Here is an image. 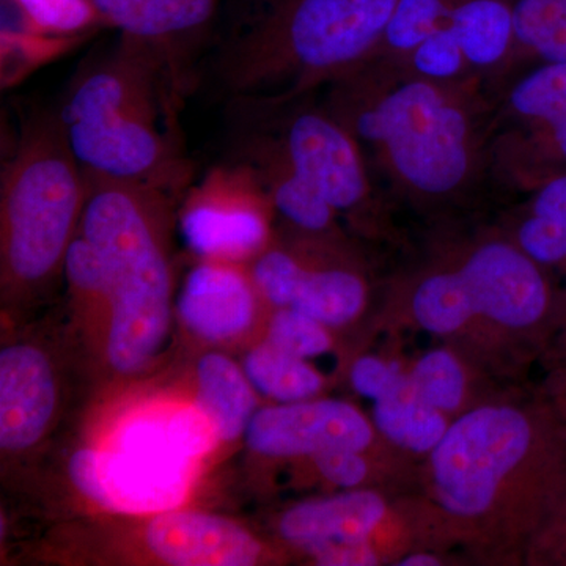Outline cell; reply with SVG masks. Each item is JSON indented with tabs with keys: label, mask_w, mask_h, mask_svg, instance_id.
<instances>
[{
	"label": "cell",
	"mask_w": 566,
	"mask_h": 566,
	"mask_svg": "<svg viewBox=\"0 0 566 566\" xmlns=\"http://www.w3.org/2000/svg\"><path fill=\"white\" fill-rule=\"evenodd\" d=\"M270 210L273 202L251 167L229 159L189 196L181 214L182 238L203 259L241 262L266 249Z\"/></svg>",
	"instance_id": "9"
},
{
	"label": "cell",
	"mask_w": 566,
	"mask_h": 566,
	"mask_svg": "<svg viewBox=\"0 0 566 566\" xmlns=\"http://www.w3.org/2000/svg\"><path fill=\"white\" fill-rule=\"evenodd\" d=\"M490 169L499 180L523 191L566 172V114L532 128L495 133Z\"/></svg>",
	"instance_id": "20"
},
{
	"label": "cell",
	"mask_w": 566,
	"mask_h": 566,
	"mask_svg": "<svg viewBox=\"0 0 566 566\" xmlns=\"http://www.w3.org/2000/svg\"><path fill=\"white\" fill-rule=\"evenodd\" d=\"M85 197L87 177L57 112H33L0 175L2 266L11 285L32 289L65 264Z\"/></svg>",
	"instance_id": "6"
},
{
	"label": "cell",
	"mask_w": 566,
	"mask_h": 566,
	"mask_svg": "<svg viewBox=\"0 0 566 566\" xmlns=\"http://www.w3.org/2000/svg\"><path fill=\"white\" fill-rule=\"evenodd\" d=\"M527 193L521 214L566 222V172L547 178Z\"/></svg>",
	"instance_id": "35"
},
{
	"label": "cell",
	"mask_w": 566,
	"mask_h": 566,
	"mask_svg": "<svg viewBox=\"0 0 566 566\" xmlns=\"http://www.w3.org/2000/svg\"><path fill=\"white\" fill-rule=\"evenodd\" d=\"M562 281H564V282H565V286H566V273H565V275H564V279H562Z\"/></svg>",
	"instance_id": "40"
},
{
	"label": "cell",
	"mask_w": 566,
	"mask_h": 566,
	"mask_svg": "<svg viewBox=\"0 0 566 566\" xmlns=\"http://www.w3.org/2000/svg\"><path fill=\"white\" fill-rule=\"evenodd\" d=\"M545 395L566 420V357L560 359L547 381Z\"/></svg>",
	"instance_id": "36"
},
{
	"label": "cell",
	"mask_w": 566,
	"mask_h": 566,
	"mask_svg": "<svg viewBox=\"0 0 566 566\" xmlns=\"http://www.w3.org/2000/svg\"><path fill=\"white\" fill-rule=\"evenodd\" d=\"M397 0H243L212 61L230 104L286 102L374 61Z\"/></svg>",
	"instance_id": "4"
},
{
	"label": "cell",
	"mask_w": 566,
	"mask_h": 566,
	"mask_svg": "<svg viewBox=\"0 0 566 566\" xmlns=\"http://www.w3.org/2000/svg\"><path fill=\"white\" fill-rule=\"evenodd\" d=\"M300 285L290 307L303 312L324 326H344L354 322L368 301V282L360 268L348 260L323 262L322 255L297 248Z\"/></svg>",
	"instance_id": "19"
},
{
	"label": "cell",
	"mask_w": 566,
	"mask_h": 566,
	"mask_svg": "<svg viewBox=\"0 0 566 566\" xmlns=\"http://www.w3.org/2000/svg\"><path fill=\"white\" fill-rule=\"evenodd\" d=\"M268 344L305 360L333 349V338L327 333V326L292 307L275 312L268 331Z\"/></svg>",
	"instance_id": "30"
},
{
	"label": "cell",
	"mask_w": 566,
	"mask_h": 566,
	"mask_svg": "<svg viewBox=\"0 0 566 566\" xmlns=\"http://www.w3.org/2000/svg\"><path fill=\"white\" fill-rule=\"evenodd\" d=\"M145 539L151 553L169 565L249 566L262 556V545L243 527L203 513H158Z\"/></svg>",
	"instance_id": "13"
},
{
	"label": "cell",
	"mask_w": 566,
	"mask_h": 566,
	"mask_svg": "<svg viewBox=\"0 0 566 566\" xmlns=\"http://www.w3.org/2000/svg\"><path fill=\"white\" fill-rule=\"evenodd\" d=\"M54 375L44 354L29 345L0 353V446L17 452L32 447L55 411Z\"/></svg>",
	"instance_id": "14"
},
{
	"label": "cell",
	"mask_w": 566,
	"mask_h": 566,
	"mask_svg": "<svg viewBox=\"0 0 566 566\" xmlns=\"http://www.w3.org/2000/svg\"><path fill=\"white\" fill-rule=\"evenodd\" d=\"M252 285V277L245 279L232 262L207 260L186 277L178 312L200 337L229 340L251 326L255 312Z\"/></svg>",
	"instance_id": "16"
},
{
	"label": "cell",
	"mask_w": 566,
	"mask_h": 566,
	"mask_svg": "<svg viewBox=\"0 0 566 566\" xmlns=\"http://www.w3.org/2000/svg\"><path fill=\"white\" fill-rule=\"evenodd\" d=\"M422 472L449 545L524 564L566 497V420L546 395L475 406L452 420Z\"/></svg>",
	"instance_id": "1"
},
{
	"label": "cell",
	"mask_w": 566,
	"mask_h": 566,
	"mask_svg": "<svg viewBox=\"0 0 566 566\" xmlns=\"http://www.w3.org/2000/svg\"><path fill=\"white\" fill-rule=\"evenodd\" d=\"M230 159L251 167L274 210L300 233L334 237L337 211L262 134L237 123Z\"/></svg>",
	"instance_id": "15"
},
{
	"label": "cell",
	"mask_w": 566,
	"mask_h": 566,
	"mask_svg": "<svg viewBox=\"0 0 566 566\" xmlns=\"http://www.w3.org/2000/svg\"><path fill=\"white\" fill-rule=\"evenodd\" d=\"M513 69L566 62V0H516Z\"/></svg>",
	"instance_id": "26"
},
{
	"label": "cell",
	"mask_w": 566,
	"mask_h": 566,
	"mask_svg": "<svg viewBox=\"0 0 566 566\" xmlns=\"http://www.w3.org/2000/svg\"><path fill=\"white\" fill-rule=\"evenodd\" d=\"M371 420L387 446L409 460L423 458V461L442 441L452 423L449 416L428 405L416 392L409 374L397 389L374 401Z\"/></svg>",
	"instance_id": "21"
},
{
	"label": "cell",
	"mask_w": 566,
	"mask_h": 566,
	"mask_svg": "<svg viewBox=\"0 0 566 566\" xmlns=\"http://www.w3.org/2000/svg\"><path fill=\"white\" fill-rule=\"evenodd\" d=\"M468 353L453 345L428 349L409 365L408 374L416 392L428 405L457 419L469 409L490 401L483 400L482 386Z\"/></svg>",
	"instance_id": "22"
},
{
	"label": "cell",
	"mask_w": 566,
	"mask_h": 566,
	"mask_svg": "<svg viewBox=\"0 0 566 566\" xmlns=\"http://www.w3.org/2000/svg\"><path fill=\"white\" fill-rule=\"evenodd\" d=\"M103 25L161 52L189 77V62L208 35L219 0H87Z\"/></svg>",
	"instance_id": "12"
},
{
	"label": "cell",
	"mask_w": 566,
	"mask_h": 566,
	"mask_svg": "<svg viewBox=\"0 0 566 566\" xmlns=\"http://www.w3.org/2000/svg\"><path fill=\"white\" fill-rule=\"evenodd\" d=\"M394 565L398 566H441L449 565V558L436 547H417L408 551L403 556L397 558Z\"/></svg>",
	"instance_id": "37"
},
{
	"label": "cell",
	"mask_w": 566,
	"mask_h": 566,
	"mask_svg": "<svg viewBox=\"0 0 566 566\" xmlns=\"http://www.w3.org/2000/svg\"><path fill=\"white\" fill-rule=\"evenodd\" d=\"M408 378V368L398 360L367 354L353 364L349 381L360 397L376 401L397 389Z\"/></svg>",
	"instance_id": "33"
},
{
	"label": "cell",
	"mask_w": 566,
	"mask_h": 566,
	"mask_svg": "<svg viewBox=\"0 0 566 566\" xmlns=\"http://www.w3.org/2000/svg\"><path fill=\"white\" fill-rule=\"evenodd\" d=\"M524 564L566 566V497L545 526L539 528Z\"/></svg>",
	"instance_id": "34"
},
{
	"label": "cell",
	"mask_w": 566,
	"mask_h": 566,
	"mask_svg": "<svg viewBox=\"0 0 566 566\" xmlns=\"http://www.w3.org/2000/svg\"><path fill=\"white\" fill-rule=\"evenodd\" d=\"M197 406L210 417L222 441L245 433L256 412L244 370L219 353L205 354L197 365Z\"/></svg>",
	"instance_id": "24"
},
{
	"label": "cell",
	"mask_w": 566,
	"mask_h": 566,
	"mask_svg": "<svg viewBox=\"0 0 566 566\" xmlns=\"http://www.w3.org/2000/svg\"><path fill=\"white\" fill-rule=\"evenodd\" d=\"M63 270L71 289L80 296L104 301L109 297L106 268L93 245L81 233L71 241Z\"/></svg>",
	"instance_id": "32"
},
{
	"label": "cell",
	"mask_w": 566,
	"mask_h": 566,
	"mask_svg": "<svg viewBox=\"0 0 566 566\" xmlns=\"http://www.w3.org/2000/svg\"><path fill=\"white\" fill-rule=\"evenodd\" d=\"M560 340H562V349H566V331H565L564 335H562Z\"/></svg>",
	"instance_id": "38"
},
{
	"label": "cell",
	"mask_w": 566,
	"mask_h": 566,
	"mask_svg": "<svg viewBox=\"0 0 566 566\" xmlns=\"http://www.w3.org/2000/svg\"><path fill=\"white\" fill-rule=\"evenodd\" d=\"M566 114V62L527 66L509 85L493 114L491 132L532 128ZM493 139V137H491Z\"/></svg>",
	"instance_id": "23"
},
{
	"label": "cell",
	"mask_w": 566,
	"mask_h": 566,
	"mask_svg": "<svg viewBox=\"0 0 566 566\" xmlns=\"http://www.w3.org/2000/svg\"><path fill=\"white\" fill-rule=\"evenodd\" d=\"M2 31L81 39L103 25L87 0H3Z\"/></svg>",
	"instance_id": "27"
},
{
	"label": "cell",
	"mask_w": 566,
	"mask_h": 566,
	"mask_svg": "<svg viewBox=\"0 0 566 566\" xmlns=\"http://www.w3.org/2000/svg\"><path fill=\"white\" fill-rule=\"evenodd\" d=\"M170 196L148 186L87 177L80 233L106 268L107 357L118 374L147 367L169 333L172 271L164 223Z\"/></svg>",
	"instance_id": "5"
},
{
	"label": "cell",
	"mask_w": 566,
	"mask_h": 566,
	"mask_svg": "<svg viewBox=\"0 0 566 566\" xmlns=\"http://www.w3.org/2000/svg\"><path fill=\"white\" fill-rule=\"evenodd\" d=\"M491 342L549 348L566 329V286L506 233L449 252Z\"/></svg>",
	"instance_id": "8"
},
{
	"label": "cell",
	"mask_w": 566,
	"mask_h": 566,
	"mask_svg": "<svg viewBox=\"0 0 566 566\" xmlns=\"http://www.w3.org/2000/svg\"><path fill=\"white\" fill-rule=\"evenodd\" d=\"M566 357V349H564V352H560V354H558V359H565Z\"/></svg>",
	"instance_id": "39"
},
{
	"label": "cell",
	"mask_w": 566,
	"mask_h": 566,
	"mask_svg": "<svg viewBox=\"0 0 566 566\" xmlns=\"http://www.w3.org/2000/svg\"><path fill=\"white\" fill-rule=\"evenodd\" d=\"M188 82L161 52L125 36L81 69L57 115L84 174L181 191L192 177L178 123Z\"/></svg>",
	"instance_id": "3"
},
{
	"label": "cell",
	"mask_w": 566,
	"mask_h": 566,
	"mask_svg": "<svg viewBox=\"0 0 566 566\" xmlns=\"http://www.w3.org/2000/svg\"><path fill=\"white\" fill-rule=\"evenodd\" d=\"M460 0H397L375 59L401 63L417 44L449 22Z\"/></svg>",
	"instance_id": "28"
},
{
	"label": "cell",
	"mask_w": 566,
	"mask_h": 566,
	"mask_svg": "<svg viewBox=\"0 0 566 566\" xmlns=\"http://www.w3.org/2000/svg\"><path fill=\"white\" fill-rule=\"evenodd\" d=\"M244 434L249 449L270 458H311L327 449L370 450L387 446L374 420L356 406L315 398L260 409Z\"/></svg>",
	"instance_id": "11"
},
{
	"label": "cell",
	"mask_w": 566,
	"mask_h": 566,
	"mask_svg": "<svg viewBox=\"0 0 566 566\" xmlns=\"http://www.w3.org/2000/svg\"><path fill=\"white\" fill-rule=\"evenodd\" d=\"M422 80L444 85H476L482 80L469 65L455 33L449 24L431 33L409 52L403 62L397 63Z\"/></svg>",
	"instance_id": "29"
},
{
	"label": "cell",
	"mask_w": 566,
	"mask_h": 566,
	"mask_svg": "<svg viewBox=\"0 0 566 566\" xmlns=\"http://www.w3.org/2000/svg\"><path fill=\"white\" fill-rule=\"evenodd\" d=\"M516 0H460L450 14L469 65L482 81L509 76L515 61Z\"/></svg>",
	"instance_id": "18"
},
{
	"label": "cell",
	"mask_w": 566,
	"mask_h": 566,
	"mask_svg": "<svg viewBox=\"0 0 566 566\" xmlns=\"http://www.w3.org/2000/svg\"><path fill=\"white\" fill-rule=\"evenodd\" d=\"M191 465V461L111 446L74 453L70 479L85 497L112 512L158 515L185 502Z\"/></svg>",
	"instance_id": "10"
},
{
	"label": "cell",
	"mask_w": 566,
	"mask_h": 566,
	"mask_svg": "<svg viewBox=\"0 0 566 566\" xmlns=\"http://www.w3.org/2000/svg\"><path fill=\"white\" fill-rule=\"evenodd\" d=\"M243 370L253 389L277 403L311 400L324 387L323 376L308 360L282 352L268 342L245 356Z\"/></svg>",
	"instance_id": "25"
},
{
	"label": "cell",
	"mask_w": 566,
	"mask_h": 566,
	"mask_svg": "<svg viewBox=\"0 0 566 566\" xmlns=\"http://www.w3.org/2000/svg\"><path fill=\"white\" fill-rule=\"evenodd\" d=\"M232 107L234 120L266 137L338 216L360 226L379 222L367 156L324 102L305 95Z\"/></svg>",
	"instance_id": "7"
},
{
	"label": "cell",
	"mask_w": 566,
	"mask_h": 566,
	"mask_svg": "<svg viewBox=\"0 0 566 566\" xmlns=\"http://www.w3.org/2000/svg\"><path fill=\"white\" fill-rule=\"evenodd\" d=\"M405 294L412 323L424 333L444 338L450 345L458 344V348L468 342L475 346L493 345L463 275L449 253L409 279Z\"/></svg>",
	"instance_id": "17"
},
{
	"label": "cell",
	"mask_w": 566,
	"mask_h": 566,
	"mask_svg": "<svg viewBox=\"0 0 566 566\" xmlns=\"http://www.w3.org/2000/svg\"><path fill=\"white\" fill-rule=\"evenodd\" d=\"M76 40L80 39L2 31L3 87L20 81L21 74L31 71L33 66L62 54Z\"/></svg>",
	"instance_id": "31"
},
{
	"label": "cell",
	"mask_w": 566,
	"mask_h": 566,
	"mask_svg": "<svg viewBox=\"0 0 566 566\" xmlns=\"http://www.w3.org/2000/svg\"><path fill=\"white\" fill-rule=\"evenodd\" d=\"M324 92L368 164L409 202H457L490 169L493 114L480 84H438L374 59Z\"/></svg>",
	"instance_id": "2"
}]
</instances>
